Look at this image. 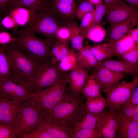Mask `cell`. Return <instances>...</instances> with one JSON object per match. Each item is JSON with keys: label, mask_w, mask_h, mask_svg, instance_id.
Returning <instances> with one entry per match:
<instances>
[{"label": "cell", "mask_w": 138, "mask_h": 138, "mask_svg": "<svg viewBox=\"0 0 138 138\" xmlns=\"http://www.w3.org/2000/svg\"><path fill=\"white\" fill-rule=\"evenodd\" d=\"M138 23V16H136L111 26L109 31V41L113 43L126 34Z\"/></svg>", "instance_id": "obj_17"}, {"label": "cell", "mask_w": 138, "mask_h": 138, "mask_svg": "<svg viewBox=\"0 0 138 138\" xmlns=\"http://www.w3.org/2000/svg\"><path fill=\"white\" fill-rule=\"evenodd\" d=\"M133 42L129 34L125 35L113 42L114 49L116 56H121L132 47Z\"/></svg>", "instance_id": "obj_29"}, {"label": "cell", "mask_w": 138, "mask_h": 138, "mask_svg": "<svg viewBox=\"0 0 138 138\" xmlns=\"http://www.w3.org/2000/svg\"><path fill=\"white\" fill-rule=\"evenodd\" d=\"M96 6L103 3L102 0H87Z\"/></svg>", "instance_id": "obj_51"}, {"label": "cell", "mask_w": 138, "mask_h": 138, "mask_svg": "<svg viewBox=\"0 0 138 138\" xmlns=\"http://www.w3.org/2000/svg\"><path fill=\"white\" fill-rule=\"evenodd\" d=\"M16 0H0V21L3 15L9 13L11 6Z\"/></svg>", "instance_id": "obj_44"}, {"label": "cell", "mask_w": 138, "mask_h": 138, "mask_svg": "<svg viewBox=\"0 0 138 138\" xmlns=\"http://www.w3.org/2000/svg\"><path fill=\"white\" fill-rule=\"evenodd\" d=\"M135 106L126 102L121 107L119 112L125 116L132 119Z\"/></svg>", "instance_id": "obj_43"}, {"label": "cell", "mask_w": 138, "mask_h": 138, "mask_svg": "<svg viewBox=\"0 0 138 138\" xmlns=\"http://www.w3.org/2000/svg\"><path fill=\"white\" fill-rule=\"evenodd\" d=\"M106 34V31L100 25L91 26L87 30L85 37L91 41L99 43L104 39Z\"/></svg>", "instance_id": "obj_30"}, {"label": "cell", "mask_w": 138, "mask_h": 138, "mask_svg": "<svg viewBox=\"0 0 138 138\" xmlns=\"http://www.w3.org/2000/svg\"><path fill=\"white\" fill-rule=\"evenodd\" d=\"M126 102L134 106L138 105V88L137 86L134 89Z\"/></svg>", "instance_id": "obj_46"}, {"label": "cell", "mask_w": 138, "mask_h": 138, "mask_svg": "<svg viewBox=\"0 0 138 138\" xmlns=\"http://www.w3.org/2000/svg\"><path fill=\"white\" fill-rule=\"evenodd\" d=\"M87 46L99 62L116 56L113 43L110 41L95 45Z\"/></svg>", "instance_id": "obj_20"}, {"label": "cell", "mask_w": 138, "mask_h": 138, "mask_svg": "<svg viewBox=\"0 0 138 138\" xmlns=\"http://www.w3.org/2000/svg\"><path fill=\"white\" fill-rule=\"evenodd\" d=\"M77 65L76 52L72 48L70 49L67 55L58 64L60 70L65 72L73 70Z\"/></svg>", "instance_id": "obj_28"}, {"label": "cell", "mask_w": 138, "mask_h": 138, "mask_svg": "<svg viewBox=\"0 0 138 138\" xmlns=\"http://www.w3.org/2000/svg\"><path fill=\"white\" fill-rule=\"evenodd\" d=\"M32 92L30 83L19 81L12 77L0 80V94L2 96L22 102L30 98Z\"/></svg>", "instance_id": "obj_9"}, {"label": "cell", "mask_w": 138, "mask_h": 138, "mask_svg": "<svg viewBox=\"0 0 138 138\" xmlns=\"http://www.w3.org/2000/svg\"><path fill=\"white\" fill-rule=\"evenodd\" d=\"M71 138H101L102 136L96 128L83 129L72 134Z\"/></svg>", "instance_id": "obj_34"}, {"label": "cell", "mask_w": 138, "mask_h": 138, "mask_svg": "<svg viewBox=\"0 0 138 138\" xmlns=\"http://www.w3.org/2000/svg\"><path fill=\"white\" fill-rule=\"evenodd\" d=\"M8 15L14 19L18 26H26L30 20V12L24 7H20L14 9L9 12Z\"/></svg>", "instance_id": "obj_27"}, {"label": "cell", "mask_w": 138, "mask_h": 138, "mask_svg": "<svg viewBox=\"0 0 138 138\" xmlns=\"http://www.w3.org/2000/svg\"><path fill=\"white\" fill-rule=\"evenodd\" d=\"M38 126L43 128L52 138H71L70 133L66 129L58 122L46 116L41 119L37 127Z\"/></svg>", "instance_id": "obj_18"}, {"label": "cell", "mask_w": 138, "mask_h": 138, "mask_svg": "<svg viewBox=\"0 0 138 138\" xmlns=\"http://www.w3.org/2000/svg\"><path fill=\"white\" fill-rule=\"evenodd\" d=\"M104 68L114 71L132 75L134 77L137 76L138 66L133 65L125 61L107 60L99 62L95 67V70L99 68Z\"/></svg>", "instance_id": "obj_15"}, {"label": "cell", "mask_w": 138, "mask_h": 138, "mask_svg": "<svg viewBox=\"0 0 138 138\" xmlns=\"http://www.w3.org/2000/svg\"><path fill=\"white\" fill-rule=\"evenodd\" d=\"M51 1L52 0H16L12 5L10 11L16 8L25 7L30 13V21L33 18L39 9L42 7L51 6Z\"/></svg>", "instance_id": "obj_19"}, {"label": "cell", "mask_w": 138, "mask_h": 138, "mask_svg": "<svg viewBox=\"0 0 138 138\" xmlns=\"http://www.w3.org/2000/svg\"><path fill=\"white\" fill-rule=\"evenodd\" d=\"M0 22L3 27L7 29L16 31L18 26L14 19L8 15L2 19Z\"/></svg>", "instance_id": "obj_45"}, {"label": "cell", "mask_w": 138, "mask_h": 138, "mask_svg": "<svg viewBox=\"0 0 138 138\" xmlns=\"http://www.w3.org/2000/svg\"><path fill=\"white\" fill-rule=\"evenodd\" d=\"M117 113L118 121L117 130V138H138V122L119 112Z\"/></svg>", "instance_id": "obj_14"}, {"label": "cell", "mask_w": 138, "mask_h": 138, "mask_svg": "<svg viewBox=\"0 0 138 138\" xmlns=\"http://www.w3.org/2000/svg\"><path fill=\"white\" fill-rule=\"evenodd\" d=\"M96 77L101 87V92L107 94L110 91L125 77L123 73L101 68L95 70L93 73Z\"/></svg>", "instance_id": "obj_12"}, {"label": "cell", "mask_w": 138, "mask_h": 138, "mask_svg": "<svg viewBox=\"0 0 138 138\" xmlns=\"http://www.w3.org/2000/svg\"><path fill=\"white\" fill-rule=\"evenodd\" d=\"M54 1L76 5L74 0H54Z\"/></svg>", "instance_id": "obj_49"}, {"label": "cell", "mask_w": 138, "mask_h": 138, "mask_svg": "<svg viewBox=\"0 0 138 138\" xmlns=\"http://www.w3.org/2000/svg\"><path fill=\"white\" fill-rule=\"evenodd\" d=\"M132 38L134 44H138V28L132 29L127 32Z\"/></svg>", "instance_id": "obj_47"}, {"label": "cell", "mask_w": 138, "mask_h": 138, "mask_svg": "<svg viewBox=\"0 0 138 138\" xmlns=\"http://www.w3.org/2000/svg\"><path fill=\"white\" fill-rule=\"evenodd\" d=\"M94 5L92 3L88 1L82 2L76 8L75 15L78 19L81 20L87 14L94 9Z\"/></svg>", "instance_id": "obj_36"}, {"label": "cell", "mask_w": 138, "mask_h": 138, "mask_svg": "<svg viewBox=\"0 0 138 138\" xmlns=\"http://www.w3.org/2000/svg\"><path fill=\"white\" fill-rule=\"evenodd\" d=\"M48 114L30 98L23 101L14 127L17 136L20 137L34 130L41 119Z\"/></svg>", "instance_id": "obj_4"}, {"label": "cell", "mask_w": 138, "mask_h": 138, "mask_svg": "<svg viewBox=\"0 0 138 138\" xmlns=\"http://www.w3.org/2000/svg\"><path fill=\"white\" fill-rule=\"evenodd\" d=\"M105 1V3H107L112 2H120L122 1L120 0H103Z\"/></svg>", "instance_id": "obj_52"}, {"label": "cell", "mask_w": 138, "mask_h": 138, "mask_svg": "<svg viewBox=\"0 0 138 138\" xmlns=\"http://www.w3.org/2000/svg\"><path fill=\"white\" fill-rule=\"evenodd\" d=\"M138 76L131 82L124 80L119 82L105 98L107 107L109 111L118 112L122 106L128 100L134 89L137 86Z\"/></svg>", "instance_id": "obj_8"}, {"label": "cell", "mask_w": 138, "mask_h": 138, "mask_svg": "<svg viewBox=\"0 0 138 138\" xmlns=\"http://www.w3.org/2000/svg\"><path fill=\"white\" fill-rule=\"evenodd\" d=\"M121 57V59L133 65L138 66V44H134L133 46Z\"/></svg>", "instance_id": "obj_35"}, {"label": "cell", "mask_w": 138, "mask_h": 138, "mask_svg": "<svg viewBox=\"0 0 138 138\" xmlns=\"http://www.w3.org/2000/svg\"><path fill=\"white\" fill-rule=\"evenodd\" d=\"M17 37L5 30L0 32V45H4L12 44L16 40Z\"/></svg>", "instance_id": "obj_42"}, {"label": "cell", "mask_w": 138, "mask_h": 138, "mask_svg": "<svg viewBox=\"0 0 138 138\" xmlns=\"http://www.w3.org/2000/svg\"><path fill=\"white\" fill-rule=\"evenodd\" d=\"M99 116L95 115L87 111L85 114L74 117L69 123L67 128L71 136L72 134L80 130L96 128Z\"/></svg>", "instance_id": "obj_13"}, {"label": "cell", "mask_w": 138, "mask_h": 138, "mask_svg": "<svg viewBox=\"0 0 138 138\" xmlns=\"http://www.w3.org/2000/svg\"><path fill=\"white\" fill-rule=\"evenodd\" d=\"M104 3L107 8V21L111 26L138 15L137 13L132 6L122 1Z\"/></svg>", "instance_id": "obj_10"}, {"label": "cell", "mask_w": 138, "mask_h": 138, "mask_svg": "<svg viewBox=\"0 0 138 138\" xmlns=\"http://www.w3.org/2000/svg\"><path fill=\"white\" fill-rule=\"evenodd\" d=\"M85 105L88 112L97 116H99L107 107L105 98L101 93L94 98L87 99Z\"/></svg>", "instance_id": "obj_25"}, {"label": "cell", "mask_w": 138, "mask_h": 138, "mask_svg": "<svg viewBox=\"0 0 138 138\" xmlns=\"http://www.w3.org/2000/svg\"><path fill=\"white\" fill-rule=\"evenodd\" d=\"M58 64L50 59L39 63L31 83L32 92L53 85L65 73L60 70Z\"/></svg>", "instance_id": "obj_7"}, {"label": "cell", "mask_w": 138, "mask_h": 138, "mask_svg": "<svg viewBox=\"0 0 138 138\" xmlns=\"http://www.w3.org/2000/svg\"><path fill=\"white\" fill-rule=\"evenodd\" d=\"M22 102L2 96L0 104V124L14 128Z\"/></svg>", "instance_id": "obj_11"}, {"label": "cell", "mask_w": 138, "mask_h": 138, "mask_svg": "<svg viewBox=\"0 0 138 138\" xmlns=\"http://www.w3.org/2000/svg\"><path fill=\"white\" fill-rule=\"evenodd\" d=\"M4 27L2 26L0 21V32L3 31L4 30Z\"/></svg>", "instance_id": "obj_53"}, {"label": "cell", "mask_w": 138, "mask_h": 138, "mask_svg": "<svg viewBox=\"0 0 138 138\" xmlns=\"http://www.w3.org/2000/svg\"><path fill=\"white\" fill-rule=\"evenodd\" d=\"M51 6L56 13L64 18L70 19L75 15L76 5L52 0Z\"/></svg>", "instance_id": "obj_26"}, {"label": "cell", "mask_w": 138, "mask_h": 138, "mask_svg": "<svg viewBox=\"0 0 138 138\" xmlns=\"http://www.w3.org/2000/svg\"><path fill=\"white\" fill-rule=\"evenodd\" d=\"M22 138H52L46 130L41 126H37L34 130L25 134Z\"/></svg>", "instance_id": "obj_37"}, {"label": "cell", "mask_w": 138, "mask_h": 138, "mask_svg": "<svg viewBox=\"0 0 138 138\" xmlns=\"http://www.w3.org/2000/svg\"><path fill=\"white\" fill-rule=\"evenodd\" d=\"M132 6L137 7L138 6V0H125Z\"/></svg>", "instance_id": "obj_50"}, {"label": "cell", "mask_w": 138, "mask_h": 138, "mask_svg": "<svg viewBox=\"0 0 138 138\" xmlns=\"http://www.w3.org/2000/svg\"><path fill=\"white\" fill-rule=\"evenodd\" d=\"M95 10V9H94L87 14L81 20L79 27L82 32L85 34L87 30L91 25Z\"/></svg>", "instance_id": "obj_39"}, {"label": "cell", "mask_w": 138, "mask_h": 138, "mask_svg": "<svg viewBox=\"0 0 138 138\" xmlns=\"http://www.w3.org/2000/svg\"><path fill=\"white\" fill-rule=\"evenodd\" d=\"M69 41L58 40L53 44L49 52L51 60L58 64L67 54L69 50Z\"/></svg>", "instance_id": "obj_22"}, {"label": "cell", "mask_w": 138, "mask_h": 138, "mask_svg": "<svg viewBox=\"0 0 138 138\" xmlns=\"http://www.w3.org/2000/svg\"><path fill=\"white\" fill-rule=\"evenodd\" d=\"M15 31L16 41L8 45L22 51L39 63L50 59L49 54L52 44L23 29Z\"/></svg>", "instance_id": "obj_1"}, {"label": "cell", "mask_w": 138, "mask_h": 138, "mask_svg": "<svg viewBox=\"0 0 138 138\" xmlns=\"http://www.w3.org/2000/svg\"><path fill=\"white\" fill-rule=\"evenodd\" d=\"M12 77L9 61L3 46H0V80Z\"/></svg>", "instance_id": "obj_31"}, {"label": "cell", "mask_w": 138, "mask_h": 138, "mask_svg": "<svg viewBox=\"0 0 138 138\" xmlns=\"http://www.w3.org/2000/svg\"><path fill=\"white\" fill-rule=\"evenodd\" d=\"M2 96L0 94V104L1 102V101L2 100Z\"/></svg>", "instance_id": "obj_54"}, {"label": "cell", "mask_w": 138, "mask_h": 138, "mask_svg": "<svg viewBox=\"0 0 138 138\" xmlns=\"http://www.w3.org/2000/svg\"><path fill=\"white\" fill-rule=\"evenodd\" d=\"M18 137L14 128L0 124V138H15Z\"/></svg>", "instance_id": "obj_41"}, {"label": "cell", "mask_w": 138, "mask_h": 138, "mask_svg": "<svg viewBox=\"0 0 138 138\" xmlns=\"http://www.w3.org/2000/svg\"><path fill=\"white\" fill-rule=\"evenodd\" d=\"M132 119L138 122V105L135 106L134 113Z\"/></svg>", "instance_id": "obj_48"}, {"label": "cell", "mask_w": 138, "mask_h": 138, "mask_svg": "<svg viewBox=\"0 0 138 138\" xmlns=\"http://www.w3.org/2000/svg\"><path fill=\"white\" fill-rule=\"evenodd\" d=\"M85 104L81 95L76 94L70 87H66L60 100L46 116L63 127L64 124Z\"/></svg>", "instance_id": "obj_5"}, {"label": "cell", "mask_w": 138, "mask_h": 138, "mask_svg": "<svg viewBox=\"0 0 138 138\" xmlns=\"http://www.w3.org/2000/svg\"><path fill=\"white\" fill-rule=\"evenodd\" d=\"M2 46L9 59L11 77L31 83L40 63L18 49L8 45Z\"/></svg>", "instance_id": "obj_3"}, {"label": "cell", "mask_w": 138, "mask_h": 138, "mask_svg": "<svg viewBox=\"0 0 138 138\" xmlns=\"http://www.w3.org/2000/svg\"><path fill=\"white\" fill-rule=\"evenodd\" d=\"M55 37L56 41L61 40L70 41L71 32L69 27L67 25L60 26L56 32Z\"/></svg>", "instance_id": "obj_40"}, {"label": "cell", "mask_w": 138, "mask_h": 138, "mask_svg": "<svg viewBox=\"0 0 138 138\" xmlns=\"http://www.w3.org/2000/svg\"><path fill=\"white\" fill-rule=\"evenodd\" d=\"M96 128L99 131L102 138H117L116 130L110 127L99 117Z\"/></svg>", "instance_id": "obj_32"}, {"label": "cell", "mask_w": 138, "mask_h": 138, "mask_svg": "<svg viewBox=\"0 0 138 138\" xmlns=\"http://www.w3.org/2000/svg\"><path fill=\"white\" fill-rule=\"evenodd\" d=\"M51 6L42 7L37 10L33 19L23 29L33 34H41L53 45L56 41V32L62 26Z\"/></svg>", "instance_id": "obj_2"}, {"label": "cell", "mask_w": 138, "mask_h": 138, "mask_svg": "<svg viewBox=\"0 0 138 138\" xmlns=\"http://www.w3.org/2000/svg\"><path fill=\"white\" fill-rule=\"evenodd\" d=\"M77 65L81 67L94 69L99 62L87 46L76 52Z\"/></svg>", "instance_id": "obj_21"}, {"label": "cell", "mask_w": 138, "mask_h": 138, "mask_svg": "<svg viewBox=\"0 0 138 138\" xmlns=\"http://www.w3.org/2000/svg\"><path fill=\"white\" fill-rule=\"evenodd\" d=\"M99 117L110 127L117 131L118 121V117L117 112L105 110L100 114Z\"/></svg>", "instance_id": "obj_33"}, {"label": "cell", "mask_w": 138, "mask_h": 138, "mask_svg": "<svg viewBox=\"0 0 138 138\" xmlns=\"http://www.w3.org/2000/svg\"><path fill=\"white\" fill-rule=\"evenodd\" d=\"M67 25L69 27L71 32L70 41L72 48L77 51L84 47L83 43L85 34L82 32L77 24L74 22H69Z\"/></svg>", "instance_id": "obj_24"}, {"label": "cell", "mask_w": 138, "mask_h": 138, "mask_svg": "<svg viewBox=\"0 0 138 138\" xmlns=\"http://www.w3.org/2000/svg\"><path fill=\"white\" fill-rule=\"evenodd\" d=\"M89 70L77 65L67 73L68 84L70 87L78 95L81 94L83 88L89 75Z\"/></svg>", "instance_id": "obj_16"}, {"label": "cell", "mask_w": 138, "mask_h": 138, "mask_svg": "<svg viewBox=\"0 0 138 138\" xmlns=\"http://www.w3.org/2000/svg\"><path fill=\"white\" fill-rule=\"evenodd\" d=\"M67 72L65 73L53 85L41 90L33 92L30 98L48 114L62 98L66 85Z\"/></svg>", "instance_id": "obj_6"}, {"label": "cell", "mask_w": 138, "mask_h": 138, "mask_svg": "<svg viewBox=\"0 0 138 138\" xmlns=\"http://www.w3.org/2000/svg\"><path fill=\"white\" fill-rule=\"evenodd\" d=\"M100 93H101V87L96 77L93 74L89 75L81 94L87 99H89L96 97Z\"/></svg>", "instance_id": "obj_23"}, {"label": "cell", "mask_w": 138, "mask_h": 138, "mask_svg": "<svg viewBox=\"0 0 138 138\" xmlns=\"http://www.w3.org/2000/svg\"><path fill=\"white\" fill-rule=\"evenodd\" d=\"M91 26L100 25L104 15L106 14L107 8L105 3H102L96 6Z\"/></svg>", "instance_id": "obj_38"}]
</instances>
